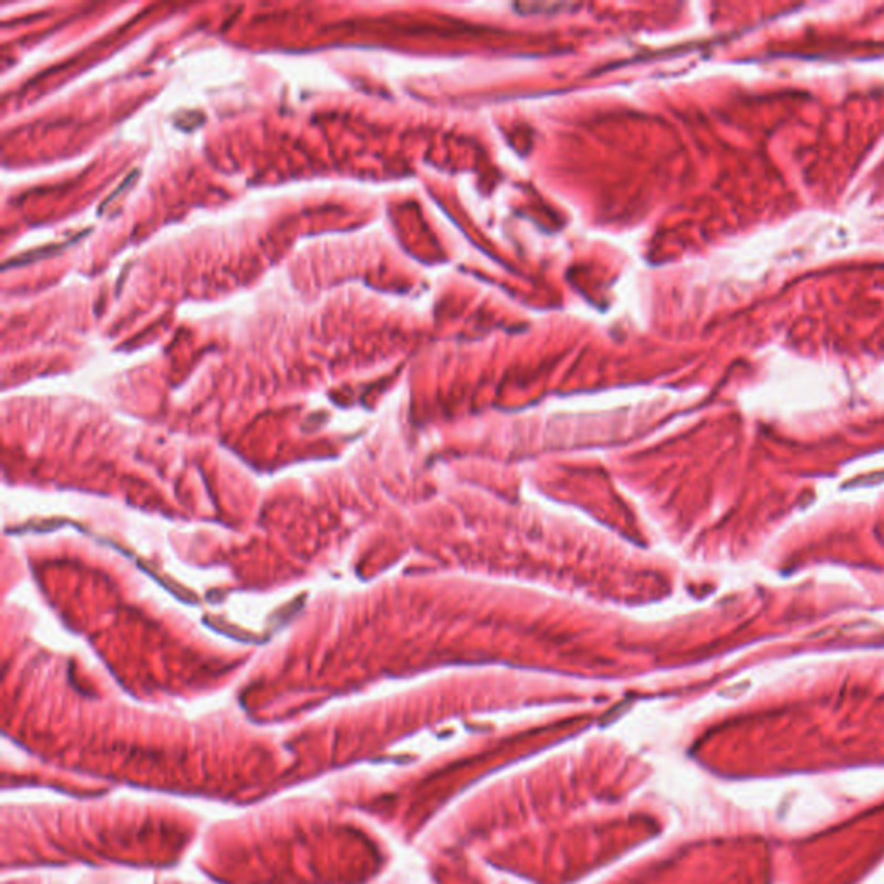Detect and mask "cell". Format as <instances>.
Wrapping results in <instances>:
<instances>
[{"mask_svg": "<svg viewBox=\"0 0 884 884\" xmlns=\"http://www.w3.org/2000/svg\"><path fill=\"white\" fill-rule=\"evenodd\" d=\"M884 482V472H874L870 475H863L859 477V479L852 480V482H846L845 487H865V486H874V484H881Z\"/></svg>", "mask_w": 884, "mask_h": 884, "instance_id": "obj_1", "label": "cell"}]
</instances>
